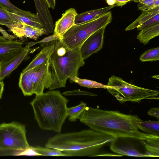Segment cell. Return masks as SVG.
Wrapping results in <instances>:
<instances>
[{"instance_id":"obj_1","label":"cell","mask_w":159,"mask_h":159,"mask_svg":"<svg viewBox=\"0 0 159 159\" xmlns=\"http://www.w3.org/2000/svg\"><path fill=\"white\" fill-rule=\"evenodd\" d=\"M78 119L90 129L114 138L126 137L144 140L159 138L140 131L138 124L142 120L136 115L86 106Z\"/></svg>"},{"instance_id":"obj_2","label":"cell","mask_w":159,"mask_h":159,"mask_svg":"<svg viewBox=\"0 0 159 159\" xmlns=\"http://www.w3.org/2000/svg\"><path fill=\"white\" fill-rule=\"evenodd\" d=\"M115 138L91 129L58 134L50 138L45 148L61 151L66 157L102 156L101 150Z\"/></svg>"},{"instance_id":"obj_3","label":"cell","mask_w":159,"mask_h":159,"mask_svg":"<svg viewBox=\"0 0 159 159\" xmlns=\"http://www.w3.org/2000/svg\"><path fill=\"white\" fill-rule=\"evenodd\" d=\"M68 101L59 90L36 95L30 104L39 127L43 130L60 133L68 116Z\"/></svg>"},{"instance_id":"obj_4","label":"cell","mask_w":159,"mask_h":159,"mask_svg":"<svg viewBox=\"0 0 159 159\" xmlns=\"http://www.w3.org/2000/svg\"><path fill=\"white\" fill-rule=\"evenodd\" d=\"M81 46L68 50L59 40H55L54 50L49 60L51 73L50 90L65 87L70 77L78 76L79 68L85 63L80 52Z\"/></svg>"},{"instance_id":"obj_5","label":"cell","mask_w":159,"mask_h":159,"mask_svg":"<svg viewBox=\"0 0 159 159\" xmlns=\"http://www.w3.org/2000/svg\"><path fill=\"white\" fill-rule=\"evenodd\" d=\"M108 91L120 103L139 102L145 99L158 100L159 91L136 86L112 75L107 85Z\"/></svg>"},{"instance_id":"obj_6","label":"cell","mask_w":159,"mask_h":159,"mask_svg":"<svg viewBox=\"0 0 159 159\" xmlns=\"http://www.w3.org/2000/svg\"><path fill=\"white\" fill-rule=\"evenodd\" d=\"M111 11H108L95 19L83 24L75 25L59 40L66 49L71 50L81 46L94 32L106 26L112 20Z\"/></svg>"},{"instance_id":"obj_7","label":"cell","mask_w":159,"mask_h":159,"mask_svg":"<svg viewBox=\"0 0 159 159\" xmlns=\"http://www.w3.org/2000/svg\"><path fill=\"white\" fill-rule=\"evenodd\" d=\"M24 125L16 122L0 125V150L23 151L30 146Z\"/></svg>"},{"instance_id":"obj_8","label":"cell","mask_w":159,"mask_h":159,"mask_svg":"<svg viewBox=\"0 0 159 159\" xmlns=\"http://www.w3.org/2000/svg\"><path fill=\"white\" fill-rule=\"evenodd\" d=\"M49 60L36 67L32 75L34 93L36 95L43 93L45 88H49L50 86L51 73Z\"/></svg>"},{"instance_id":"obj_9","label":"cell","mask_w":159,"mask_h":159,"mask_svg":"<svg viewBox=\"0 0 159 159\" xmlns=\"http://www.w3.org/2000/svg\"><path fill=\"white\" fill-rule=\"evenodd\" d=\"M126 137L115 138L110 143V149L116 154L121 156L148 157L142 152L136 145L129 142Z\"/></svg>"},{"instance_id":"obj_10","label":"cell","mask_w":159,"mask_h":159,"mask_svg":"<svg viewBox=\"0 0 159 159\" xmlns=\"http://www.w3.org/2000/svg\"><path fill=\"white\" fill-rule=\"evenodd\" d=\"M105 27L101 28L94 32L82 44L80 48V52L84 60L87 59L102 48Z\"/></svg>"},{"instance_id":"obj_11","label":"cell","mask_w":159,"mask_h":159,"mask_svg":"<svg viewBox=\"0 0 159 159\" xmlns=\"http://www.w3.org/2000/svg\"><path fill=\"white\" fill-rule=\"evenodd\" d=\"M77 14L74 8H71L66 11L61 17L56 22L54 33L57 34L60 39L72 26L75 25V19Z\"/></svg>"},{"instance_id":"obj_12","label":"cell","mask_w":159,"mask_h":159,"mask_svg":"<svg viewBox=\"0 0 159 159\" xmlns=\"http://www.w3.org/2000/svg\"><path fill=\"white\" fill-rule=\"evenodd\" d=\"M28 44L24 47L18 54L8 61L0 64V81H2L16 69L24 60L30 52Z\"/></svg>"},{"instance_id":"obj_13","label":"cell","mask_w":159,"mask_h":159,"mask_svg":"<svg viewBox=\"0 0 159 159\" xmlns=\"http://www.w3.org/2000/svg\"><path fill=\"white\" fill-rule=\"evenodd\" d=\"M23 43L18 40L0 41V64L13 57L23 49Z\"/></svg>"},{"instance_id":"obj_14","label":"cell","mask_w":159,"mask_h":159,"mask_svg":"<svg viewBox=\"0 0 159 159\" xmlns=\"http://www.w3.org/2000/svg\"><path fill=\"white\" fill-rule=\"evenodd\" d=\"M37 10V14L46 32V34L52 33L54 25L51 16L45 0H34Z\"/></svg>"},{"instance_id":"obj_15","label":"cell","mask_w":159,"mask_h":159,"mask_svg":"<svg viewBox=\"0 0 159 159\" xmlns=\"http://www.w3.org/2000/svg\"><path fill=\"white\" fill-rule=\"evenodd\" d=\"M55 41L50 42V44L44 47L22 71L30 70L48 60L54 51Z\"/></svg>"},{"instance_id":"obj_16","label":"cell","mask_w":159,"mask_h":159,"mask_svg":"<svg viewBox=\"0 0 159 159\" xmlns=\"http://www.w3.org/2000/svg\"><path fill=\"white\" fill-rule=\"evenodd\" d=\"M0 25L7 26L16 36L22 27L20 21L12 16L9 11L0 6Z\"/></svg>"},{"instance_id":"obj_17","label":"cell","mask_w":159,"mask_h":159,"mask_svg":"<svg viewBox=\"0 0 159 159\" xmlns=\"http://www.w3.org/2000/svg\"><path fill=\"white\" fill-rule=\"evenodd\" d=\"M114 6H109L99 9L92 10L82 12L76 15L75 24L78 25L90 21L98 17L108 11L114 7Z\"/></svg>"},{"instance_id":"obj_18","label":"cell","mask_w":159,"mask_h":159,"mask_svg":"<svg viewBox=\"0 0 159 159\" xmlns=\"http://www.w3.org/2000/svg\"><path fill=\"white\" fill-rule=\"evenodd\" d=\"M36 67L21 72L19 80V86L25 96H31L34 93L31 78Z\"/></svg>"},{"instance_id":"obj_19","label":"cell","mask_w":159,"mask_h":159,"mask_svg":"<svg viewBox=\"0 0 159 159\" xmlns=\"http://www.w3.org/2000/svg\"><path fill=\"white\" fill-rule=\"evenodd\" d=\"M158 14H159V6L154 7L150 9L142 11V12L139 17L128 26L125 30H129L137 28Z\"/></svg>"},{"instance_id":"obj_20","label":"cell","mask_w":159,"mask_h":159,"mask_svg":"<svg viewBox=\"0 0 159 159\" xmlns=\"http://www.w3.org/2000/svg\"><path fill=\"white\" fill-rule=\"evenodd\" d=\"M159 35V23L151 27L141 30L136 38L139 42L145 45L151 39Z\"/></svg>"},{"instance_id":"obj_21","label":"cell","mask_w":159,"mask_h":159,"mask_svg":"<svg viewBox=\"0 0 159 159\" xmlns=\"http://www.w3.org/2000/svg\"><path fill=\"white\" fill-rule=\"evenodd\" d=\"M139 129L143 133L159 137V121L151 120L139 122L138 124Z\"/></svg>"},{"instance_id":"obj_22","label":"cell","mask_w":159,"mask_h":159,"mask_svg":"<svg viewBox=\"0 0 159 159\" xmlns=\"http://www.w3.org/2000/svg\"><path fill=\"white\" fill-rule=\"evenodd\" d=\"M21 23L22 25V38L28 37L36 40L39 36L43 35L46 34V31L43 29L32 26L27 25L23 22H21Z\"/></svg>"},{"instance_id":"obj_23","label":"cell","mask_w":159,"mask_h":159,"mask_svg":"<svg viewBox=\"0 0 159 159\" xmlns=\"http://www.w3.org/2000/svg\"><path fill=\"white\" fill-rule=\"evenodd\" d=\"M142 142L149 157H159V138L142 140Z\"/></svg>"},{"instance_id":"obj_24","label":"cell","mask_w":159,"mask_h":159,"mask_svg":"<svg viewBox=\"0 0 159 159\" xmlns=\"http://www.w3.org/2000/svg\"><path fill=\"white\" fill-rule=\"evenodd\" d=\"M0 6L9 12L18 15L28 17H34L36 15L30 11L21 10L13 5L9 0H0Z\"/></svg>"},{"instance_id":"obj_25","label":"cell","mask_w":159,"mask_h":159,"mask_svg":"<svg viewBox=\"0 0 159 159\" xmlns=\"http://www.w3.org/2000/svg\"><path fill=\"white\" fill-rule=\"evenodd\" d=\"M69 79L73 82L80 86L90 88H103L107 89V85H104L96 81L90 80L81 79L75 75L70 77Z\"/></svg>"},{"instance_id":"obj_26","label":"cell","mask_w":159,"mask_h":159,"mask_svg":"<svg viewBox=\"0 0 159 159\" xmlns=\"http://www.w3.org/2000/svg\"><path fill=\"white\" fill-rule=\"evenodd\" d=\"M9 13L12 16L21 22H23L27 25L32 26L44 29L43 27L37 14L34 17H28L18 15L11 12H9Z\"/></svg>"},{"instance_id":"obj_27","label":"cell","mask_w":159,"mask_h":159,"mask_svg":"<svg viewBox=\"0 0 159 159\" xmlns=\"http://www.w3.org/2000/svg\"><path fill=\"white\" fill-rule=\"evenodd\" d=\"M86 106V103L81 101L80 104L76 106L68 108L67 113L68 116H69V120L71 122L76 121L83 112Z\"/></svg>"},{"instance_id":"obj_28","label":"cell","mask_w":159,"mask_h":159,"mask_svg":"<svg viewBox=\"0 0 159 159\" xmlns=\"http://www.w3.org/2000/svg\"><path fill=\"white\" fill-rule=\"evenodd\" d=\"M31 148L39 156L66 157V155L64 153L58 149L45 148L39 146L31 147Z\"/></svg>"},{"instance_id":"obj_29","label":"cell","mask_w":159,"mask_h":159,"mask_svg":"<svg viewBox=\"0 0 159 159\" xmlns=\"http://www.w3.org/2000/svg\"><path fill=\"white\" fill-rule=\"evenodd\" d=\"M140 60L142 62L153 61L159 60V48H151L145 51L140 56Z\"/></svg>"},{"instance_id":"obj_30","label":"cell","mask_w":159,"mask_h":159,"mask_svg":"<svg viewBox=\"0 0 159 159\" xmlns=\"http://www.w3.org/2000/svg\"><path fill=\"white\" fill-rule=\"evenodd\" d=\"M155 0H136L135 2H139L137 6L139 10L144 11L150 9L155 7Z\"/></svg>"},{"instance_id":"obj_31","label":"cell","mask_w":159,"mask_h":159,"mask_svg":"<svg viewBox=\"0 0 159 159\" xmlns=\"http://www.w3.org/2000/svg\"><path fill=\"white\" fill-rule=\"evenodd\" d=\"M159 23V14H158L150 18L137 28V30H142L151 27Z\"/></svg>"},{"instance_id":"obj_32","label":"cell","mask_w":159,"mask_h":159,"mask_svg":"<svg viewBox=\"0 0 159 159\" xmlns=\"http://www.w3.org/2000/svg\"><path fill=\"white\" fill-rule=\"evenodd\" d=\"M62 94L65 96L88 95L92 96H97V95L94 93L79 90L66 91L63 93Z\"/></svg>"},{"instance_id":"obj_33","label":"cell","mask_w":159,"mask_h":159,"mask_svg":"<svg viewBox=\"0 0 159 159\" xmlns=\"http://www.w3.org/2000/svg\"><path fill=\"white\" fill-rule=\"evenodd\" d=\"M59 39L60 38L59 36L57 34L54 33L53 34L45 37L39 41L36 42L30 43L28 44V45L30 47L36 44L39 43H49L53 41L59 40Z\"/></svg>"},{"instance_id":"obj_34","label":"cell","mask_w":159,"mask_h":159,"mask_svg":"<svg viewBox=\"0 0 159 159\" xmlns=\"http://www.w3.org/2000/svg\"><path fill=\"white\" fill-rule=\"evenodd\" d=\"M109 6L122 7L129 2L135 1L136 0H105Z\"/></svg>"},{"instance_id":"obj_35","label":"cell","mask_w":159,"mask_h":159,"mask_svg":"<svg viewBox=\"0 0 159 159\" xmlns=\"http://www.w3.org/2000/svg\"><path fill=\"white\" fill-rule=\"evenodd\" d=\"M0 32L2 35V36L7 40H12L16 38L15 35L9 34L2 27H0Z\"/></svg>"},{"instance_id":"obj_36","label":"cell","mask_w":159,"mask_h":159,"mask_svg":"<svg viewBox=\"0 0 159 159\" xmlns=\"http://www.w3.org/2000/svg\"><path fill=\"white\" fill-rule=\"evenodd\" d=\"M148 114L150 116L155 117L156 118L159 119V107H153L151 108L148 111Z\"/></svg>"},{"instance_id":"obj_37","label":"cell","mask_w":159,"mask_h":159,"mask_svg":"<svg viewBox=\"0 0 159 159\" xmlns=\"http://www.w3.org/2000/svg\"><path fill=\"white\" fill-rule=\"evenodd\" d=\"M48 7L54 9L56 5L55 0H45Z\"/></svg>"},{"instance_id":"obj_38","label":"cell","mask_w":159,"mask_h":159,"mask_svg":"<svg viewBox=\"0 0 159 159\" xmlns=\"http://www.w3.org/2000/svg\"><path fill=\"white\" fill-rule=\"evenodd\" d=\"M4 87L3 81H0V99H1L3 93Z\"/></svg>"},{"instance_id":"obj_39","label":"cell","mask_w":159,"mask_h":159,"mask_svg":"<svg viewBox=\"0 0 159 159\" xmlns=\"http://www.w3.org/2000/svg\"><path fill=\"white\" fill-rule=\"evenodd\" d=\"M6 40H6L2 36L0 35V41H5Z\"/></svg>"}]
</instances>
